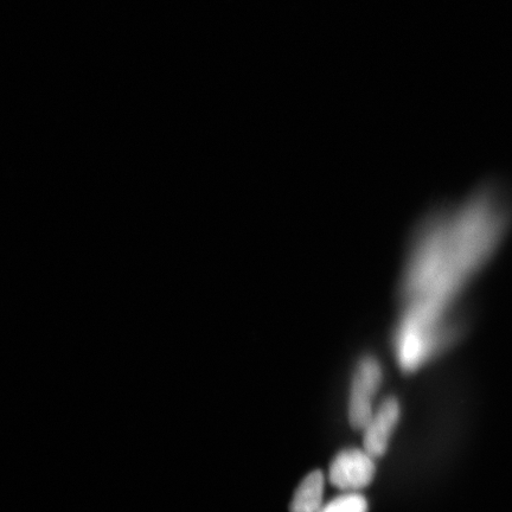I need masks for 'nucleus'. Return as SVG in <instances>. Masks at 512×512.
Wrapping results in <instances>:
<instances>
[{
    "mask_svg": "<svg viewBox=\"0 0 512 512\" xmlns=\"http://www.w3.org/2000/svg\"><path fill=\"white\" fill-rule=\"evenodd\" d=\"M510 220V201L494 188L428 216L416 229L403 266L405 316L439 328L448 307L488 266Z\"/></svg>",
    "mask_w": 512,
    "mask_h": 512,
    "instance_id": "nucleus-1",
    "label": "nucleus"
},
{
    "mask_svg": "<svg viewBox=\"0 0 512 512\" xmlns=\"http://www.w3.org/2000/svg\"><path fill=\"white\" fill-rule=\"evenodd\" d=\"M324 475L312 472L299 485L294 495L291 512H319L323 509Z\"/></svg>",
    "mask_w": 512,
    "mask_h": 512,
    "instance_id": "nucleus-5",
    "label": "nucleus"
},
{
    "mask_svg": "<svg viewBox=\"0 0 512 512\" xmlns=\"http://www.w3.org/2000/svg\"><path fill=\"white\" fill-rule=\"evenodd\" d=\"M319 512H368V503L363 496L350 492L337 497Z\"/></svg>",
    "mask_w": 512,
    "mask_h": 512,
    "instance_id": "nucleus-6",
    "label": "nucleus"
},
{
    "mask_svg": "<svg viewBox=\"0 0 512 512\" xmlns=\"http://www.w3.org/2000/svg\"><path fill=\"white\" fill-rule=\"evenodd\" d=\"M374 476V457L366 450L343 451L330 467L331 483L341 490L356 491L366 488Z\"/></svg>",
    "mask_w": 512,
    "mask_h": 512,
    "instance_id": "nucleus-3",
    "label": "nucleus"
},
{
    "mask_svg": "<svg viewBox=\"0 0 512 512\" xmlns=\"http://www.w3.org/2000/svg\"><path fill=\"white\" fill-rule=\"evenodd\" d=\"M400 419V406L393 398L387 399L371 415L364 431V450L370 456L381 457L386 453L389 439L392 437Z\"/></svg>",
    "mask_w": 512,
    "mask_h": 512,
    "instance_id": "nucleus-4",
    "label": "nucleus"
},
{
    "mask_svg": "<svg viewBox=\"0 0 512 512\" xmlns=\"http://www.w3.org/2000/svg\"><path fill=\"white\" fill-rule=\"evenodd\" d=\"M382 380V370L374 358L360 363L352 380L349 418L356 430H363L373 415V401Z\"/></svg>",
    "mask_w": 512,
    "mask_h": 512,
    "instance_id": "nucleus-2",
    "label": "nucleus"
}]
</instances>
